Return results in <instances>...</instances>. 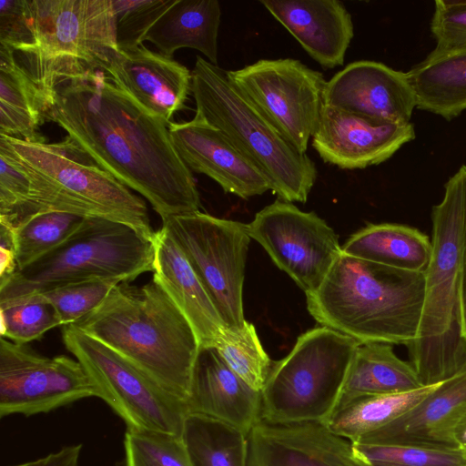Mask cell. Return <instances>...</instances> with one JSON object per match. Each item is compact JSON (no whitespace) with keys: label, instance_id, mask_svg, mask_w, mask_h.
Masks as SVG:
<instances>
[{"label":"cell","instance_id":"1","mask_svg":"<svg viewBox=\"0 0 466 466\" xmlns=\"http://www.w3.org/2000/svg\"><path fill=\"white\" fill-rule=\"evenodd\" d=\"M46 102V122L61 127L101 168L144 197L162 220L199 211L195 178L171 141L168 125L104 71L61 83Z\"/></svg>","mask_w":466,"mask_h":466},{"label":"cell","instance_id":"2","mask_svg":"<svg viewBox=\"0 0 466 466\" xmlns=\"http://www.w3.org/2000/svg\"><path fill=\"white\" fill-rule=\"evenodd\" d=\"M74 325L187 403L200 344L190 322L156 278L140 287L117 284Z\"/></svg>","mask_w":466,"mask_h":466},{"label":"cell","instance_id":"3","mask_svg":"<svg viewBox=\"0 0 466 466\" xmlns=\"http://www.w3.org/2000/svg\"><path fill=\"white\" fill-rule=\"evenodd\" d=\"M306 297L309 312L324 327L360 343L408 345L419 334L425 276L341 252L320 287Z\"/></svg>","mask_w":466,"mask_h":466},{"label":"cell","instance_id":"4","mask_svg":"<svg viewBox=\"0 0 466 466\" xmlns=\"http://www.w3.org/2000/svg\"><path fill=\"white\" fill-rule=\"evenodd\" d=\"M191 76L195 116L218 128L248 157L279 198L305 203L318 177L309 157L296 150L233 85L226 70L198 56Z\"/></svg>","mask_w":466,"mask_h":466},{"label":"cell","instance_id":"5","mask_svg":"<svg viewBox=\"0 0 466 466\" xmlns=\"http://www.w3.org/2000/svg\"><path fill=\"white\" fill-rule=\"evenodd\" d=\"M31 38L14 51L50 96L61 83L104 70L118 51L112 0L30 1Z\"/></svg>","mask_w":466,"mask_h":466},{"label":"cell","instance_id":"6","mask_svg":"<svg viewBox=\"0 0 466 466\" xmlns=\"http://www.w3.org/2000/svg\"><path fill=\"white\" fill-rule=\"evenodd\" d=\"M155 246L135 228L88 217L60 246L0 279V304L95 279L129 282L154 272Z\"/></svg>","mask_w":466,"mask_h":466},{"label":"cell","instance_id":"7","mask_svg":"<svg viewBox=\"0 0 466 466\" xmlns=\"http://www.w3.org/2000/svg\"><path fill=\"white\" fill-rule=\"evenodd\" d=\"M360 344L324 326L301 334L290 352L273 363L261 390V420L325 421L335 408Z\"/></svg>","mask_w":466,"mask_h":466},{"label":"cell","instance_id":"8","mask_svg":"<svg viewBox=\"0 0 466 466\" xmlns=\"http://www.w3.org/2000/svg\"><path fill=\"white\" fill-rule=\"evenodd\" d=\"M66 350L85 368L102 399L127 429L181 436L187 403L117 352L74 324L64 326Z\"/></svg>","mask_w":466,"mask_h":466},{"label":"cell","instance_id":"9","mask_svg":"<svg viewBox=\"0 0 466 466\" xmlns=\"http://www.w3.org/2000/svg\"><path fill=\"white\" fill-rule=\"evenodd\" d=\"M5 137L25 164L93 217L127 225L153 240L156 231L145 201L101 168L68 136L56 143Z\"/></svg>","mask_w":466,"mask_h":466},{"label":"cell","instance_id":"10","mask_svg":"<svg viewBox=\"0 0 466 466\" xmlns=\"http://www.w3.org/2000/svg\"><path fill=\"white\" fill-rule=\"evenodd\" d=\"M228 329H240L248 224L196 211L162 220Z\"/></svg>","mask_w":466,"mask_h":466},{"label":"cell","instance_id":"11","mask_svg":"<svg viewBox=\"0 0 466 466\" xmlns=\"http://www.w3.org/2000/svg\"><path fill=\"white\" fill-rule=\"evenodd\" d=\"M226 73L296 150L306 154L324 104L323 75L293 58L260 59Z\"/></svg>","mask_w":466,"mask_h":466},{"label":"cell","instance_id":"12","mask_svg":"<svg viewBox=\"0 0 466 466\" xmlns=\"http://www.w3.org/2000/svg\"><path fill=\"white\" fill-rule=\"evenodd\" d=\"M99 392L77 360L41 356L0 339V417L47 413Z\"/></svg>","mask_w":466,"mask_h":466},{"label":"cell","instance_id":"13","mask_svg":"<svg viewBox=\"0 0 466 466\" xmlns=\"http://www.w3.org/2000/svg\"><path fill=\"white\" fill-rule=\"evenodd\" d=\"M248 232L306 296L320 287L342 252L338 236L322 218L281 198L258 211Z\"/></svg>","mask_w":466,"mask_h":466},{"label":"cell","instance_id":"14","mask_svg":"<svg viewBox=\"0 0 466 466\" xmlns=\"http://www.w3.org/2000/svg\"><path fill=\"white\" fill-rule=\"evenodd\" d=\"M431 253L425 276V300L416 339L448 332L460 319L458 289L466 247V166L444 184L441 201L432 207Z\"/></svg>","mask_w":466,"mask_h":466},{"label":"cell","instance_id":"15","mask_svg":"<svg viewBox=\"0 0 466 466\" xmlns=\"http://www.w3.org/2000/svg\"><path fill=\"white\" fill-rule=\"evenodd\" d=\"M415 137L411 123L394 124L323 104L311 138L324 162L362 169L388 160Z\"/></svg>","mask_w":466,"mask_h":466},{"label":"cell","instance_id":"16","mask_svg":"<svg viewBox=\"0 0 466 466\" xmlns=\"http://www.w3.org/2000/svg\"><path fill=\"white\" fill-rule=\"evenodd\" d=\"M323 103L400 125L410 123L417 107L406 72L370 60L350 63L326 81Z\"/></svg>","mask_w":466,"mask_h":466},{"label":"cell","instance_id":"17","mask_svg":"<svg viewBox=\"0 0 466 466\" xmlns=\"http://www.w3.org/2000/svg\"><path fill=\"white\" fill-rule=\"evenodd\" d=\"M171 141L191 172L215 180L227 193L247 199L270 190L260 169L218 128L194 116L168 125Z\"/></svg>","mask_w":466,"mask_h":466},{"label":"cell","instance_id":"18","mask_svg":"<svg viewBox=\"0 0 466 466\" xmlns=\"http://www.w3.org/2000/svg\"><path fill=\"white\" fill-rule=\"evenodd\" d=\"M247 466H363L352 442L322 421L272 424L259 420L248 433Z\"/></svg>","mask_w":466,"mask_h":466},{"label":"cell","instance_id":"19","mask_svg":"<svg viewBox=\"0 0 466 466\" xmlns=\"http://www.w3.org/2000/svg\"><path fill=\"white\" fill-rule=\"evenodd\" d=\"M103 71L141 107L167 125L175 113L186 108L191 93V71L144 45L127 52L117 51Z\"/></svg>","mask_w":466,"mask_h":466},{"label":"cell","instance_id":"20","mask_svg":"<svg viewBox=\"0 0 466 466\" xmlns=\"http://www.w3.org/2000/svg\"><path fill=\"white\" fill-rule=\"evenodd\" d=\"M259 3L322 68L343 66L354 36L351 15L338 0H260Z\"/></svg>","mask_w":466,"mask_h":466},{"label":"cell","instance_id":"21","mask_svg":"<svg viewBox=\"0 0 466 466\" xmlns=\"http://www.w3.org/2000/svg\"><path fill=\"white\" fill-rule=\"evenodd\" d=\"M465 409L466 370L438 384L398 419L355 442L456 449L452 430Z\"/></svg>","mask_w":466,"mask_h":466},{"label":"cell","instance_id":"22","mask_svg":"<svg viewBox=\"0 0 466 466\" xmlns=\"http://www.w3.org/2000/svg\"><path fill=\"white\" fill-rule=\"evenodd\" d=\"M188 413L228 423L247 434L261 420V392L245 383L215 348H200L194 370Z\"/></svg>","mask_w":466,"mask_h":466},{"label":"cell","instance_id":"23","mask_svg":"<svg viewBox=\"0 0 466 466\" xmlns=\"http://www.w3.org/2000/svg\"><path fill=\"white\" fill-rule=\"evenodd\" d=\"M154 278L192 325L200 348H214L226 329L183 251L162 227L156 231Z\"/></svg>","mask_w":466,"mask_h":466},{"label":"cell","instance_id":"24","mask_svg":"<svg viewBox=\"0 0 466 466\" xmlns=\"http://www.w3.org/2000/svg\"><path fill=\"white\" fill-rule=\"evenodd\" d=\"M220 22L218 0H176L149 29L144 41L152 43L169 57L180 48H192L218 66Z\"/></svg>","mask_w":466,"mask_h":466},{"label":"cell","instance_id":"25","mask_svg":"<svg viewBox=\"0 0 466 466\" xmlns=\"http://www.w3.org/2000/svg\"><path fill=\"white\" fill-rule=\"evenodd\" d=\"M406 75L419 109L446 120L466 109V47H435Z\"/></svg>","mask_w":466,"mask_h":466},{"label":"cell","instance_id":"26","mask_svg":"<svg viewBox=\"0 0 466 466\" xmlns=\"http://www.w3.org/2000/svg\"><path fill=\"white\" fill-rule=\"evenodd\" d=\"M422 387L414 368L398 358L390 344L360 343L332 413L364 396L401 393Z\"/></svg>","mask_w":466,"mask_h":466},{"label":"cell","instance_id":"27","mask_svg":"<svg viewBox=\"0 0 466 466\" xmlns=\"http://www.w3.org/2000/svg\"><path fill=\"white\" fill-rule=\"evenodd\" d=\"M342 252L390 268L424 272L431 253L429 237L401 224H368L345 242Z\"/></svg>","mask_w":466,"mask_h":466},{"label":"cell","instance_id":"28","mask_svg":"<svg viewBox=\"0 0 466 466\" xmlns=\"http://www.w3.org/2000/svg\"><path fill=\"white\" fill-rule=\"evenodd\" d=\"M46 97L13 50L0 45V135L36 142L45 120Z\"/></svg>","mask_w":466,"mask_h":466},{"label":"cell","instance_id":"29","mask_svg":"<svg viewBox=\"0 0 466 466\" xmlns=\"http://www.w3.org/2000/svg\"><path fill=\"white\" fill-rule=\"evenodd\" d=\"M49 203L45 178L0 135V225L14 230L32 217L48 212Z\"/></svg>","mask_w":466,"mask_h":466},{"label":"cell","instance_id":"30","mask_svg":"<svg viewBox=\"0 0 466 466\" xmlns=\"http://www.w3.org/2000/svg\"><path fill=\"white\" fill-rule=\"evenodd\" d=\"M181 438L192 466H247L248 434L224 421L188 413Z\"/></svg>","mask_w":466,"mask_h":466},{"label":"cell","instance_id":"31","mask_svg":"<svg viewBox=\"0 0 466 466\" xmlns=\"http://www.w3.org/2000/svg\"><path fill=\"white\" fill-rule=\"evenodd\" d=\"M438 384L401 393L364 396L333 412L323 422L335 434L355 442L412 409Z\"/></svg>","mask_w":466,"mask_h":466},{"label":"cell","instance_id":"32","mask_svg":"<svg viewBox=\"0 0 466 466\" xmlns=\"http://www.w3.org/2000/svg\"><path fill=\"white\" fill-rule=\"evenodd\" d=\"M406 347L410 363L423 386L441 383L466 370V339L460 319L445 334L427 340L414 339Z\"/></svg>","mask_w":466,"mask_h":466},{"label":"cell","instance_id":"33","mask_svg":"<svg viewBox=\"0 0 466 466\" xmlns=\"http://www.w3.org/2000/svg\"><path fill=\"white\" fill-rule=\"evenodd\" d=\"M88 217L49 211L13 230L16 269H22L65 242Z\"/></svg>","mask_w":466,"mask_h":466},{"label":"cell","instance_id":"34","mask_svg":"<svg viewBox=\"0 0 466 466\" xmlns=\"http://www.w3.org/2000/svg\"><path fill=\"white\" fill-rule=\"evenodd\" d=\"M225 363L250 388L261 392L274 361L264 350L254 325L226 328L215 347Z\"/></svg>","mask_w":466,"mask_h":466},{"label":"cell","instance_id":"35","mask_svg":"<svg viewBox=\"0 0 466 466\" xmlns=\"http://www.w3.org/2000/svg\"><path fill=\"white\" fill-rule=\"evenodd\" d=\"M352 449L363 466H466V456L456 449L360 442Z\"/></svg>","mask_w":466,"mask_h":466},{"label":"cell","instance_id":"36","mask_svg":"<svg viewBox=\"0 0 466 466\" xmlns=\"http://www.w3.org/2000/svg\"><path fill=\"white\" fill-rule=\"evenodd\" d=\"M1 336L25 345L40 339L61 322L54 308L33 297L0 304Z\"/></svg>","mask_w":466,"mask_h":466},{"label":"cell","instance_id":"37","mask_svg":"<svg viewBox=\"0 0 466 466\" xmlns=\"http://www.w3.org/2000/svg\"><path fill=\"white\" fill-rule=\"evenodd\" d=\"M125 466H192L181 436L127 429Z\"/></svg>","mask_w":466,"mask_h":466},{"label":"cell","instance_id":"38","mask_svg":"<svg viewBox=\"0 0 466 466\" xmlns=\"http://www.w3.org/2000/svg\"><path fill=\"white\" fill-rule=\"evenodd\" d=\"M119 283L122 282L118 279H95L61 286L30 297L50 304L61 325L67 326L92 312Z\"/></svg>","mask_w":466,"mask_h":466},{"label":"cell","instance_id":"39","mask_svg":"<svg viewBox=\"0 0 466 466\" xmlns=\"http://www.w3.org/2000/svg\"><path fill=\"white\" fill-rule=\"evenodd\" d=\"M176 0H112L118 51L143 45L149 29Z\"/></svg>","mask_w":466,"mask_h":466},{"label":"cell","instance_id":"40","mask_svg":"<svg viewBox=\"0 0 466 466\" xmlns=\"http://www.w3.org/2000/svg\"><path fill=\"white\" fill-rule=\"evenodd\" d=\"M431 32L436 48L466 47V1L435 0Z\"/></svg>","mask_w":466,"mask_h":466},{"label":"cell","instance_id":"41","mask_svg":"<svg viewBox=\"0 0 466 466\" xmlns=\"http://www.w3.org/2000/svg\"><path fill=\"white\" fill-rule=\"evenodd\" d=\"M31 38V11L28 0L0 1V45L13 51Z\"/></svg>","mask_w":466,"mask_h":466},{"label":"cell","instance_id":"42","mask_svg":"<svg viewBox=\"0 0 466 466\" xmlns=\"http://www.w3.org/2000/svg\"><path fill=\"white\" fill-rule=\"evenodd\" d=\"M81 451L82 444L66 445L45 457L13 466H79Z\"/></svg>","mask_w":466,"mask_h":466},{"label":"cell","instance_id":"43","mask_svg":"<svg viewBox=\"0 0 466 466\" xmlns=\"http://www.w3.org/2000/svg\"><path fill=\"white\" fill-rule=\"evenodd\" d=\"M458 308L462 336L466 339V247L461 262L459 289Z\"/></svg>","mask_w":466,"mask_h":466},{"label":"cell","instance_id":"44","mask_svg":"<svg viewBox=\"0 0 466 466\" xmlns=\"http://www.w3.org/2000/svg\"><path fill=\"white\" fill-rule=\"evenodd\" d=\"M452 441L455 448L466 456V409L453 427Z\"/></svg>","mask_w":466,"mask_h":466}]
</instances>
